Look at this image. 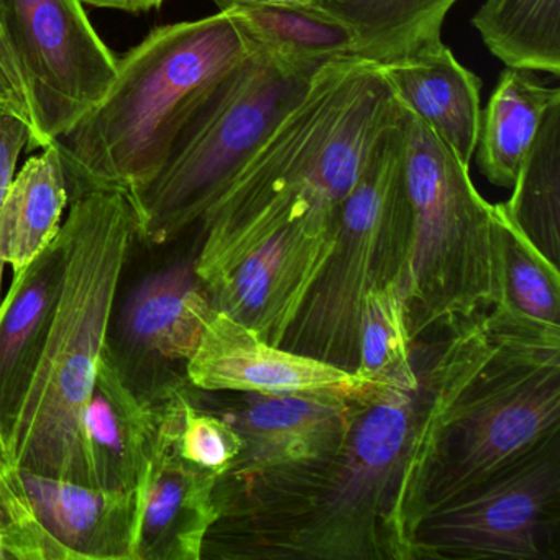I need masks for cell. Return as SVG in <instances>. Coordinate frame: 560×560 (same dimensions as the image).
I'll list each match as a JSON object with an SVG mask.
<instances>
[{"label":"cell","instance_id":"6da1fadb","mask_svg":"<svg viewBox=\"0 0 560 560\" xmlns=\"http://www.w3.org/2000/svg\"><path fill=\"white\" fill-rule=\"evenodd\" d=\"M491 346L483 317L416 340L411 372L352 399L336 448L219 475L202 559L412 560L435 425Z\"/></svg>","mask_w":560,"mask_h":560},{"label":"cell","instance_id":"7a4b0ae2","mask_svg":"<svg viewBox=\"0 0 560 560\" xmlns=\"http://www.w3.org/2000/svg\"><path fill=\"white\" fill-rule=\"evenodd\" d=\"M399 114L380 65L357 57L324 65L199 224L192 267L205 290L288 222L339 208Z\"/></svg>","mask_w":560,"mask_h":560},{"label":"cell","instance_id":"3957f363","mask_svg":"<svg viewBox=\"0 0 560 560\" xmlns=\"http://www.w3.org/2000/svg\"><path fill=\"white\" fill-rule=\"evenodd\" d=\"M60 234L67 248L63 284L37 369L4 441L12 468L94 485L84 415L106 352L120 278L137 238L124 191L71 199Z\"/></svg>","mask_w":560,"mask_h":560},{"label":"cell","instance_id":"277c9868","mask_svg":"<svg viewBox=\"0 0 560 560\" xmlns=\"http://www.w3.org/2000/svg\"><path fill=\"white\" fill-rule=\"evenodd\" d=\"M254 50L237 21L218 14L153 28L117 60L103 100L54 143L70 201L91 191L145 185L183 127Z\"/></svg>","mask_w":560,"mask_h":560},{"label":"cell","instance_id":"5b68a950","mask_svg":"<svg viewBox=\"0 0 560 560\" xmlns=\"http://www.w3.org/2000/svg\"><path fill=\"white\" fill-rule=\"evenodd\" d=\"M485 324L493 346L435 425L419 517L560 435V324L530 319L503 301Z\"/></svg>","mask_w":560,"mask_h":560},{"label":"cell","instance_id":"8992f818","mask_svg":"<svg viewBox=\"0 0 560 560\" xmlns=\"http://www.w3.org/2000/svg\"><path fill=\"white\" fill-rule=\"evenodd\" d=\"M402 136L411 232L398 288L416 342L487 314L503 287L494 205L477 191L470 168L405 106Z\"/></svg>","mask_w":560,"mask_h":560},{"label":"cell","instance_id":"52a82bcc","mask_svg":"<svg viewBox=\"0 0 560 560\" xmlns=\"http://www.w3.org/2000/svg\"><path fill=\"white\" fill-rule=\"evenodd\" d=\"M319 70L281 63L254 45L183 127L162 168L127 192L137 238L168 244L201 224Z\"/></svg>","mask_w":560,"mask_h":560},{"label":"cell","instance_id":"ba28073f","mask_svg":"<svg viewBox=\"0 0 560 560\" xmlns=\"http://www.w3.org/2000/svg\"><path fill=\"white\" fill-rule=\"evenodd\" d=\"M409 232L401 106L398 120L378 137L337 209L329 257L281 349L355 373L366 294L399 280Z\"/></svg>","mask_w":560,"mask_h":560},{"label":"cell","instance_id":"9c48e42d","mask_svg":"<svg viewBox=\"0 0 560 560\" xmlns=\"http://www.w3.org/2000/svg\"><path fill=\"white\" fill-rule=\"evenodd\" d=\"M412 560H557L560 438L475 490L425 511Z\"/></svg>","mask_w":560,"mask_h":560},{"label":"cell","instance_id":"30bf717a","mask_svg":"<svg viewBox=\"0 0 560 560\" xmlns=\"http://www.w3.org/2000/svg\"><path fill=\"white\" fill-rule=\"evenodd\" d=\"M2 5L27 86L34 126L28 149H45L103 100L119 58L80 0H2Z\"/></svg>","mask_w":560,"mask_h":560},{"label":"cell","instance_id":"8fae6325","mask_svg":"<svg viewBox=\"0 0 560 560\" xmlns=\"http://www.w3.org/2000/svg\"><path fill=\"white\" fill-rule=\"evenodd\" d=\"M212 311L192 260L147 275L114 311L106 355L140 402L159 408L191 386L186 366Z\"/></svg>","mask_w":560,"mask_h":560},{"label":"cell","instance_id":"7c38bea8","mask_svg":"<svg viewBox=\"0 0 560 560\" xmlns=\"http://www.w3.org/2000/svg\"><path fill=\"white\" fill-rule=\"evenodd\" d=\"M337 209H314L248 252L206 291L212 310L280 347L329 257Z\"/></svg>","mask_w":560,"mask_h":560},{"label":"cell","instance_id":"4fadbf2b","mask_svg":"<svg viewBox=\"0 0 560 560\" xmlns=\"http://www.w3.org/2000/svg\"><path fill=\"white\" fill-rule=\"evenodd\" d=\"M189 385L211 393L326 395L355 399L380 383L261 339L250 327L212 311L186 366ZM392 382V380H389Z\"/></svg>","mask_w":560,"mask_h":560},{"label":"cell","instance_id":"5bb4252c","mask_svg":"<svg viewBox=\"0 0 560 560\" xmlns=\"http://www.w3.org/2000/svg\"><path fill=\"white\" fill-rule=\"evenodd\" d=\"M189 388L159 406L149 467L140 485L132 560H201L206 536L218 520V475L189 464L176 448Z\"/></svg>","mask_w":560,"mask_h":560},{"label":"cell","instance_id":"9a60e30c","mask_svg":"<svg viewBox=\"0 0 560 560\" xmlns=\"http://www.w3.org/2000/svg\"><path fill=\"white\" fill-rule=\"evenodd\" d=\"M215 415L241 435V454L228 471H252L293 464L332 451L342 442L352 399L326 395L234 393ZM211 411V409H209Z\"/></svg>","mask_w":560,"mask_h":560},{"label":"cell","instance_id":"2e32d148","mask_svg":"<svg viewBox=\"0 0 560 560\" xmlns=\"http://www.w3.org/2000/svg\"><path fill=\"white\" fill-rule=\"evenodd\" d=\"M12 474L32 516L65 560H132L140 488L106 490L21 468Z\"/></svg>","mask_w":560,"mask_h":560},{"label":"cell","instance_id":"e0dca14e","mask_svg":"<svg viewBox=\"0 0 560 560\" xmlns=\"http://www.w3.org/2000/svg\"><path fill=\"white\" fill-rule=\"evenodd\" d=\"M65 265L67 248L58 234L24 273L12 277L0 303V462L54 320Z\"/></svg>","mask_w":560,"mask_h":560},{"label":"cell","instance_id":"ac0fdd59","mask_svg":"<svg viewBox=\"0 0 560 560\" xmlns=\"http://www.w3.org/2000/svg\"><path fill=\"white\" fill-rule=\"evenodd\" d=\"M380 67L396 100L470 168L480 136V78L444 42Z\"/></svg>","mask_w":560,"mask_h":560},{"label":"cell","instance_id":"d6986e66","mask_svg":"<svg viewBox=\"0 0 560 560\" xmlns=\"http://www.w3.org/2000/svg\"><path fill=\"white\" fill-rule=\"evenodd\" d=\"M159 408H149L120 380L104 352L84 415L94 487L136 490L149 467Z\"/></svg>","mask_w":560,"mask_h":560},{"label":"cell","instance_id":"ffe728a7","mask_svg":"<svg viewBox=\"0 0 560 560\" xmlns=\"http://www.w3.org/2000/svg\"><path fill=\"white\" fill-rule=\"evenodd\" d=\"M560 90L547 86L530 71L506 68L481 113L477 163L498 188H513L524 156Z\"/></svg>","mask_w":560,"mask_h":560},{"label":"cell","instance_id":"44dd1931","mask_svg":"<svg viewBox=\"0 0 560 560\" xmlns=\"http://www.w3.org/2000/svg\"><path fill=\"white\" fill-rule=\"evenodd\" d=\"M70 205V188L54 143L32 156L15 175L0 212V258L14 277L58 237Z\"/></svg>","mask_w":560,"mask_h":560},{"label":"cell","instance_id":"7402d4cb","mask_svg":"<svg viewBox=\"0 0 560 560\" xmlns=\"http://www.w3.org/2000/svg\"><path fill=\"white\" fill-rule=\"evenodd\" d=\"M231 15L255 47L291 67L319 70L340 58L353 57L352 32L317 9L267 4L260 0H212Z\"/></svg>","mask_w":560,"mask_h":560},{"label":"cell","instance_id":"603a6c76","mask_svg":"<svg viewBox=\"0 0 560 560\" xmlns=\"http://www.w3.org/2000/svg\"><path fill=\"white\" fill-rule=\"evenodd\" d=\"M458 0H319V11L352 32L353 57L376 65L441 44L448 11Z\"/></svg>","mask_w":560,"mask_h":560},{"label":"cell","instance_id":"cb8c5ba5","mask_svg":"<svg viewBox=\"0 0 560 560\" xmlns=\"http://www.w3.org/2000/svg\"><path fill=\"white\" fill-rule=\"evenodd\" d=\"M471 25L506 68L560 74V0H485Z\"/></svg>","mask_w":560,"mask_h":560},{"label":"cell","instance_id":"d4e9b609","mask_svg":"<svg viewBox=\"0 0 560 560\" xmlns=\"http://www.w3.org/2000/svg\"><path fill=\"white\" fill-rule=\"evenodd\" d=\"M511 189V198L501 202L504 211L559 267L560 103L544 117Z\"/></svg>","mask_w":560,"mask_h":560},{"label":"cell","instance_id":"484cf974","mask_svg":"<svg viewBox=\"0 0 560 560\" xmlns=\"http://www.w3.org/2000/svg\"><path fill=\"white\" fill-rule=\"evenodd\" d=\"M500 252L501 287L508 306L547 324H560L559 267L524 234L523 229L494 205Z\"/></svg>","mask_w":560,"mask_h":560},{"label":"cell","instance_id":"4316f807","mask_svg":"<svg viewBox=\"0 0 560 560\" xmlns=\"http://www.w3.org/2000/svg\"><path fill=\"white\" fill-rule=\"evenodd\" d=\"M415 363V342L406 327L398 281L370 291L360 317L357 375L389 382L411 372Z\"/></svg>","mask_w":560,"mask_h":560},{"label":"cell","instance_id":"83f0119b","mask_svg":"<svg viewBox=\"0 0 560 560\" xmlns=\"http://www.w3.org/2000/svg\"><path fill=\"white\" fill-rule=\"evenodd\" d=\"M241 435L225 419L191 399V388L186 396L176 448L189 464L222 475L241 454Z\"/></svg>","mask_w":560,"mask_h":560},{"label":"cell","instance_id":"f1b7e54d","mask_svg":"<svg viewBox=\"0 0 560 560\" xmlns=\"http://www.w3.org/2000/svg\"><path fill=\"white\" fill-rule=\"evenodd\" d=\"M0 534L15 560H65L60 547L32 516L19 491L12 468L0 462Z\"/></svg>","mask_w":560,"mask_h":560},{"label":"cell","instance_id":"f546056e","mask_svg":"<svg viewBox=\"0 0 560 560\" xmlns=\"http://www.w3.org/2000/svg\"><path fill=\"white\" fill-rule=\"evenodd\" d=\"M32 129L27 120L18 116H0V212L4 208L9 188L15 178L19 156L31 145ZM5 264L0 258V303H2V275Z\"/></svg>","mask_w":560,"mask_h":560},{"label":"cell","instance_id":"4dcf8cb0","mask_svg":"<svg viewBox=\"0 0 560 560\" xmlns=\"http://www.w3.org/2000/svg\"><path fill=\"white\" fill-rule=\"evenodd\" d=\"M81 4L109 11L127 12V14H145L165 4V0H80Z\"/></svg>","mask_w":560,"mask_h":560},{"label":"cell","instance_id":"1f68e13d","mask_svg":"<svg viewBox=\"0 0 560 560\" xmlns=\"http://www.w3.org/2000/svg\"><path fill=\"white\" fill-rule=\"evenodd\" d=\"M0 116L21 117V119L27 120L32 132H34V127H32L31 110H28V107L25 106L24 101L19 97V94L15 93L14 88H12V84L9 83L8 78L4 77L2 71H0Z\"/></svg>","mask_w":560,"mask_h":560},{"label":"cell","instance_id":"d6a6232c","mask_svg":"<svg viewBox=\"0 0 560 560\" xmlns=\"http://www.w3.org/2000/svg\"><path fill=\"white\" fill-rule=\"evenodd\" d=\"M0 50H2L4 57L8 58V61L12 65V68H14V70L18 71L19 74H21L22 80H24V74H22L21 65H19L18 57H15L14 50H12L11 40H9L8 31H5L4 5H2V0H0ZM25 90H27V86H25Z\"/></svg>","mask_w":560,"mask_h":560},{"label":"cell","instance_id":"836d02e7","mask_svg":"<svg viewBox=\"0 0 560 560\" xmlns=\"http://www.w3.org/2000/svg\"><path fill=\"white\" fill-rule=\"evenodd\" d=\"M0 71L4 73V77L8 78L9 83H11L12 88H14L15 93L19 94V97H21V100L24 101L25 106L28 107V96L27 90H25L24 80H22L21 74H19L14 68H12V65L9 63L8 58L4 57L2 50H0Z\"/></svg>","mask_w":560,"mask_h":560},{"label":"cell","instance_id":"e575fe53","mask_svg":"<svg viewBox=\"0 0 560 560\" xmlns=\"http://www.w3.org/2000/svg\"><path fill=\"white\" fill-rule=\"evenodd\" d=\"M267 4L287 5V8L296 9H317L319 11V0H260Z\"/></svg>","mask_w":560,"mask_h":560},{"label":"cell","instance_id":"d590c367","mask_svg":"<svg viewBox=\"0 0 560 560\" xmlns=\"http://www.w3.org/2000/svg\"><path fill=\"white\" fill-rule=\"evenodd\" d=\"M11 559L9 556L8 542H5L4 536L0 534V560Z\"/></svg>","mask_w":560,"mask_h":560}]
</instances>
